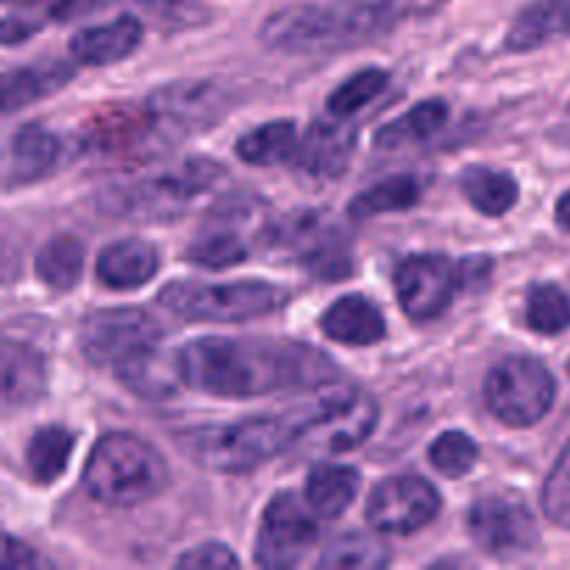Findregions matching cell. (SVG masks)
<instances>
[{"label": "cell", "mask_w": 570, "mask_h": 570, "mask_svg": "<svg viewBox=\"0 0 570 570\" xmlns=\"http://www.w3.org/2000/svg\"><path fill=\"white\" fill-rule=\"evenodd\" d=\"M72 434L61 426H45L31 438L26 449V462L39 484H53L65 473L72 454Z\"/></svg>", "instance_id": "32"}, {"label": "cell", "mask_w": 570, "mask_h": 570, "mask_svg": "<svg viewBox=\"0 0 570 570\" xmlns=\"http://www.w3.org/2000/svg\"><path fill=\"white\" fill-rule=\"evenodd\" d=\"M312 507L301 504L293 493H282L267 504L256 538V562L262 568H295L317 543V523Z\"/></svg>", "instance_id": "13"}, {"label": "cell", "mask_w": 570, "mask_h": 570, "mask_svg": "<svg viewBox=\"0 0 570 570\" xmlns=\"http://www.w3.org/2000/svg\"><path fill=\"white\" fill-rule=\"evenodd\" d=\"M321 328L328 340L343 345H376L384 340V317L365 295H343L321 317Z\"/></svg>", "instance_id": "21"}, {"label": "cell", "mask_w": 570, "mask_h": 570, "mask_svg": "<svg viewBox=\"0 0 570 570\" xmlns=\"http://www.w3.org/2000/svg\"><path fill=\"white\" fill-rule=\"evenodd\" d=\"M460 184L473 209H479L482 215L501 217L518 204V184L510 173L476 165L462 173Z\"/></svg>", "instance_id": "29"}, {"label": "cell", "mask_w": 570, "mask_h": 570, "mask_svg": "<svg viewBox=\"0 0 570 570\" xmlns=\"http://www.w3.org/2000/svg\"><path fill=\"white\" fill-rule=\"evenodd\" d=\"M287 289L267 282H234V284H200L173 282L159 293V304L184 321H254L287 304Z\"/></svg>", "instance_id": "5"}, {"label": "cell", "mask_w": 570, "mask_h": 570, "mask_svg": "<svg viewBox=\"0 0 570 570\" xmlns=\"http://www.w3.org/2000/svg\"><path fill=\"white\" fill-rule=\"evenodd\" d=\"M298 150L293 120H273L237 139V156L254 167H273L289 161Z\"/></svg>", "instance_id": "28"}, {"label": "cell", "mask_w": 570, "mask_h": 570, "mask_svg": "<svg viewBox=\"0 0 570 570\" xmlns=\"http://www.w3.org/2000/svg\"><path fill=\"white\" fill-rule=\"evenodd\" d=\"M462 273L449 256L417 254L395 271V293L412 321H434L449 309Z\"/></svg>", "instance_id": "14"}, {"label": "cell", "mask_w": 570, "mask_h": 570, "mask_svg": "<svg viewBox=\"0 0 570 570\" xmlns=\"http://www.w3.org/2000/svg\"><path fill=\"white\" fill-rule=\"evenodd\" d=\"M429 460L443 476L460 479L473 471L479 460V445L471 434L465 432H445L429 449Z\"/></svg>", "instance_id": "37"}, {"label": "cell", "mask_w": 570, "mask_h": 570, "mask_svg": "<svg viewBox=\"0 0 570 570\" xmlns=\"http://www.w3.org/2000/svg\"><path fill=\"white\" fill-rule=\"evenodd\" d=\"M417 200H421V184L412 176H393L373 184L360 198L351 200L348 212L356 220H371V217L387 215V212L412 209Z\"/></svg>", "instance_id": "31"}, {"label": "cell", "mask_w": 570, "mask_h": 570, "mask_svg": "<svg viewBox=\"0 0 570 570\" xmlns=\"http://www.w3.org/2000/svg\"><path fill=\"white\" fill-rule=\"evenodd\" d=\"M387 81V72L376 70V67H367V70L356 72V76H351L343 87H337L328 95V111H332L334 117L356 115V111L365 109L373 98H379V95L384 92Z\"/></svg>", "instance_id": "36"}, {"label": "cell", "mask_w": 570, "mask_h": 570, "mask_svg": "<svg viewBox=\"0 0 570 570\" xmlns=\"http://www.w3.org/2000/svg\"><path fill=\"white\" fill-rule=\"evenodd\" d=\"M159 271V254L154 245L142 243V239H120V243L109 245L100 250L98 273L100 282L111 289H134L148 284Z\"/></svg>", "instance_id": "22"}, {"label": "cell", "mask_w": 570, "mask_h": 570, "mask_svg": "<svg viewBox=\"0 0 570 570\" xmlns=\"http://www.w3.org/2000/svg\"><path fill=\"white\" fill-rule=\"evenodd\" d=\"M156 128V115L148 106H109L83 122L81 145L92 154H117L142 145Z\"/></svg>", "instance_id": "17"}, {"label": "cell", "mask_w": 570, "mask_h": 570, "mask_svg": "<svg viewBox=\"0 0 570 570\" xmlns=\"http://www.w3.org/2000/svg\"><path fill=\"white\" fill-rule=\"evenodd\" d=\"M226 92L215 83H170L150 98L156 128L170 131H198L215 122L226 109Z\"/></svg>", "instance_id": "15"}, {"label": "cell", "mask_w": 570, "mask_h": 570, "mask_svg": "<svg viewBox=\"0 0 570 570\" xmlns=\"http://www.w3.org/2000/svg\"><path fill=\"white\" fill-rule=\"evenodd\" d=\"M243 215H248V212H212L204 232L189 243L187 262L209 267V271H220V267H234L245 262L250 248L243 234Z\"/></svg>", "instance_id": "18"}, {"label": "cell", "mask_w": 570, "mask_h": 570, "mask_svg": "<svg viewBox=\"0 0 570 570\" xmlns=\"http://www.w3.org/2000/svg\"><path fill=\"white\" fill-rule=\"evenodd\" d=\"M139 9L167 31H184L209 20L204 0H139Z\"/></svg>", "instance_id": "38"}, {"label": "cell", "mask_w": 570, "mask_h": 570, "mask_svg": "<svg viewBox=\"0 0 570 570\" xmlns=\"http://www.w3.org/2000/svg\"><path fill=\"white\" fill-rule=\"evenodd\" d=\"M566 33H570V0H532L512 22L507 48L523 53Z\"/></svg>", "instance_id": "23"}, {"label": "cell", "mask_w": 570, "mask_h": 570, "mask_svg": "<svg viewBox=\"0 0 570 570\" xmlns=\"http://www.w3.org/2000/svg\"><path fill=\"white\" fill-rule=\"evenodd\" d=\"M115 373L128 390H134L142 399H167V395L176 393L178 382H184L178 354L167 356L161 345L122 362L120 367H115Z\"/></svg>", "instance_id": "24"}, {"label": "cell", "mask_w": 570, "mask_h": 570, "mask_svg": "<svg viewBox=\"0 0 570 570\" xmlns=\"http://www.w3.org/2000/svg\"><path fill=\"white\" fill-rule=\"evenodd\" d=\"M89 495L109 507H137L161 493L167 465L154 445L137 434L111 432L95 443L83 468Z\"/></svg>", "instance_id": "3"}, {"label": "cell", "mask_w": 570, "mask_h": 570, "mask_svg": "<svg viewBox=\"0 0 570 570\" xmlns=\"http://www.w3.org/2000/svg\"><path fill=\"white\" fill-rule=\"evenodd\" d=\"M404 11L406 0H334L289 6L262 26V42L295 56L332 53L390 31Z\"/></svg>", "instance_id": "2"}, {"label": "cell", "mask_w": 570, "mask_h": 570, "mask_svg": "<svg viewBox=\"0 0 570 570\" xmlns=\"http://www.w3.org/2000/svg\"><path fill=\"white\" fill-rule=\"evenodd\" d=\"M295 421L250 417L226 426H198L178 434L176 443L195 465L215 473H248L293 445Z\"/></svg>", "instance_id": "4"}, {"label": "cell", "mask_w": 570, "mask_h": 570, "mask_svg": "<svg viewBox=\"0 0 570 570\" xmlns=\"http://www.w3.org/2000/svg\"><path fill=\"white\" fill-rule=\"evenodd\" d=\"M59 139L39 122L17 128L9 142V159H6V187H22L42 178L59 159Z\"/></svg>", "instance_id": "20"}, {"label": "cell", "mask_w": 570, "mask_h": 570, "mask_svg": "<svg viewBox=\"0 0 570 570\" xmlns=\"http://www.w3.org/2000/svg\"><path fill=\"white\" fill-rule=\"evenodd\" d=\"M390 562L387 546L367 534H343L323 551L321 568H384Z\"/></svg>", "instance_id": "34"}, {"label": "cell", "mask_w": 570, "mask_h": 570, "mask_svg": "<svg viewBox=\"0 0 570 570\" xmlns=\"http://www.w3.org/2000/svg\"><path fill=\"white\" fill-rule=\"evenodd\" d=\"M527 323L538 334H560L570 326V298L557 284H538L527 298Z\"/></svg>", "instance_id": "35"}, {"label": "cell", "mask_w": 570, "mask_h": 570, "mask_svg": "<svg viewBox=\"0 0 570 570\" xmlns=\"http://www.w3.org/2000/svg\"><path fill=\"white\" fill-rule=\"evenodd\" d=\"M379 421V404L367 393L351 390L323 399L304 421H295V438L289 451L306 460L343 454L367 440Z\"/></svg>", "instance_id": "7"}, {"label": "cell", "mask_w": 570, "mask_h": 570, "mask_svg": "<svg viewBox=\"0 0 570 570\" xmlns=\"http://www.w3.org/2000/svg\"><path fill=\"white\" fill-rule=\"evenodd\" d=\"M72 67L67 61H42V65L17 67L3 76V104L6 111H17L33 100L53 95L65 83H70Z\"/></svg>", "instance_id": "26"}, {"label": "cell", "mask_w": 570, "mask_h": 570, "mask_svg": "<svg viewBox=\"0 0 570 570\" xmlns=\"http://www.w3.org/2000/svg\"><path fill=\"white\" fill-rule=\"evenodd\" d=\"M440 493L421 476L384 479L371 493L365 518L382 534H415L438 518Z\"/></svg>", "instance_id": "12"}, {"label": "cell", "mask_w": 570, "mask_h": 570, "mask_svg": "<svg viewBox=\"0 0 570 570\" xmlns=\"http://www.w3.org/2000/svg\"><path fill=\"white\" fill-rule=\"evenodd\" d=\"M139 42H142V22L131 14H122L104 26L78 31L70 42V53L81 65L106 67L131 56Z\"/></svg>", "instance_id": "19"}, {"label": "cell", "mask_w": 570, "mask_h": 570, "mask_svg": "<svg viewBox=\"0 0 570 570\" xmlns=\"http://www.w3.org/2000/svg\"><path fill=\"white\" fill-rule=\"evenodd\" d=\"M543 512L551 523L570 529V440L543 484Z\"/></svg>", "instance_id": "39"}, {"label": "cell", "mask_w": 570, "mask_h": 570, "mask_svg": "<svg viewBox=\"0 0 570 570\" xmlns=\"http://www.w3.org/2000/svg\"><path fill=\"white\" fill-rule=\"evenodd\" d=\"M468 532L473 543L490 557L512 560L538 546V523L523 499L510 493L484 495L468 512Z\"/></svg>", "instance_id": "11"}, {"label": "cell", "mask_w": 570, "mask_h": 570, "mask_svg": "<svg viewBox=\"0 0 570 570\" xmlns=\"http://www.w3.org/2000/svg\"><path fill=\"white\" fill-rule=\"evenodd\" d=\"M220 173V165H215L212 159H187L170 170L142 178V181L109 189L106 195L109 212H115L117 217H134V220L181 217V212H187V206L200 198V193L215 187Z\"/></svg>", "instance_id": "6"}, {"label": "cell", "mask_w": 570, "mask_h": 570, "mask_svg": "<svg viewBox=\"0 0 570 570\" xmlns=\"http://www.w3.org/2000/svg\"><path fill=\"white\" fill-rule=\"evenodd\" d=\"M48 373L45 360L28 345L6 340L3 343V399L6 406H26L42 399Z\"/></svg>", "instance_id": "25"}, {"label": "cell", "mask_w": 570, "mask_h": 570, "mask_svg": "<svg viewBox=\"0 0 570 570\" xmlns=\"http://www.w3.org/2000/svg\"><path fill=\"white\" fill-rule=\"evenodd\" d=\"M265 243L298 256L301 265L323 282H337L354 271L348 239L321 212H298L265 228Z\"/></svg>", "instance_id": "9"}, {"label": "cell", "mask_w": 570, "mask_h": 570, "mask_svg": "<svg viewBox=\"0 0 570 570\" xmlns=\"http://www.w3.org/2000/svg\"><path fill=\"white\" fill-rule=\"evenodd\" d=\"M557 220H560L562 228H568L570 232V193L562 195L560 204H557Z\"/></svg>", "instance_id": "42"}, {"label": "cell", "mask_w": 570, "mask_h": 570, "mask_svg": "<svg viewBox=\"0 0 570 570\" xmlns=\"http://www.w3.org/2000/svg\"><path fill=\"white\" fill-rule=\"evenodd\" d=\"M37 554H33L28 546L17 543L14 538L6 540V557H3V566L6 568H33L37 566Z\"/></svg>", "instance_id": "41"}, {"label": "cell", "mask_w": 570, "mask_h": 570, "mask_svg": "<svg viewBox=\"0 0 570 570\" xmlns=\"http://www.w3.org/2000/svg\"><path fill=\"white\" fill-rule=\"evenodd\" d=\"M554 376L532 356H507L484 379V404L495 421L512 429H527L543 421L554 404Z\"/></svg>", "instance_id": "8"}, {"label": "cell", "mask_w": 570, "mask_h": 570, "mask_svg": "<svg viewBox=\"0 0 570 570\" xmlns=\"http://www.w3.org/2000/svg\"><path fill=\"white\" fill-rule=\"evenodd\" d=\"M445 120H449V106H445V100H423V104L412 106L406 115H401L399 120L387 122L376 134V145L384 150H395L404 148V145L421 142V139H429L432 134H438L445 126Z\"/></svg>", "instance_id": "30"}, {"label": "cell", "mask_w": 570, "mask_h": 570, "mask_svg": "<svg viewBox=\"0 0 570 570\" xmlns=\"http://www.w3.org/2000/svg\"><path fill=\"white\" fill-rule=\"evenodd\" d=\"M37 276L39 282L48 284L53 289H70L76 287L78 278L83 273V245L70 234L53 237L42 250L37 254Z\"/></svg>", "instance_id": "33"}, {"label": "cell", "mask_w": 570, "mask_h": 570, "mask_svg": "<svg viewBox=\"0 0 570 570\" xmlns=\"http://www.w3.org/2000/svg\"><path fill=\"white\" fill-rule=\"evenodd\" d=\"M356 148V131L345 122H312L309 131L298 142L293 161L304 176L315 181H328L348 170Z\"/></svg>", "instance_id": "16"}, {"label": "cell", "mask_w": 570, "mask_h": 570, "mask_svg": "<svg viewBox=\"0 0 570 570\" xmlns=\"http://www.w3.org/2000/svg\"><path fill=\"white\" fill-rule=\"evenodd\" d=\"M360 490V473L345 465H317L306 479V504L321 518H340Z\"/></svg>", "instance_id": "27"}, {"label": "cell", "mask_w": 570, "mask_h": 570, "mask_svg": "<svg viewBox=\"0 0 570 570\" xmlns=\"http://www.w3.org/2000/svg\"><path fill=\"white\" fill-rule=\"evenodd\" d=\"M178 367L187 387L220 399H256L278 390L321 387L337 376V367L321 351L276 340H189L178 351Z\"/></svg>", "instance_id": "1"}, {"label": "cell", "mask_w": 570, "mask_h": 570, "mask_svg": "<svg viewBox=\"0 0 570 570\" xmlns=\"http://www.w3.org/2000/svg\"><path fill=\"white\" fill-rule=\"evenodd\" d=\"M161 343V328L142 309H100L83 317L78 345L98 367H120Z\"/></svg>", "instance_id": "10"}, {"label": "cell", "mask_w": 570, "mask_h": 570, "mask_svg": "<svg viewBox=\"0 0 570 570\" xmlns=\"http://www.w3.org/2000/svg\"><path fill=\"white\" fill-rule=\"evenodd\" d=\"M178 568H193V570H204V568H237L239 560L232 554V549L220 543H204L195 546L193 551H187L184 557H178L176 562Z\"/></svg>", "instance_id": "40"}]
</instances>
